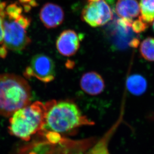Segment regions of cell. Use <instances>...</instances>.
<instances>
[{
    "instance_id": "cell-1",
    "label": "cell",
    "mask_w": 154,
    "mask_h": 154,
    "mask_svg": "<svg viewBox=\"0 0 154 154\" xmlns=\"http://www.w3.org/2000/svg\"><path fill=\"white\" fill-rule=\"evenodd\" d=\"M44 125L42 130L58 133L73 132L83 126L94 124L82 114L78 106L73 101L52 100L46 103Z\"/></svg>"
},
{
    "instance_id": "cell-2",
    "label": "cell",
    "mask_w": 154,
    "mask_h": 154,
    "mask_svg": "<svg viewBox=\"0 0 154 154\" xmlns=\"http://www.w3.org/2000/svg\"><path fill=\"white\" fill-rule=\"evenodd\" d=\"M31 89L27 81L13 74H0V115L11 117L31 104Z\"/></svg>"
},
{
    "instance_id": "cell-3",
    "label": "cell",
    "mask_w": 154,
    "mask_h": 154,
    "mask_svg": "<svg viewBox=\"0 0 154 154\" xmlns=\"http://www.w3.org/2000/svg\"><path fill=\"white\" fill-rule=\"evenodd\" d=\"M45 114V105L39 101L18 110L10 119L9 133L22 140L29 141L43 129Z\"/></svg>"
},
{
    "instance_id": "cell-4",
    "label": "cell",
    "mask_w": 154,
    "mask_h": 154,
    "mask_svg": "<svg viewBox=\"0 0 154 154\" xmlns=\"http://www.w3.org/2000/svg\"><path fill=\"white\" fill-rule=\"evenodd\" d=\"M4 36L3 47L10 50L21 52L31 43L26 29L15 20L3 19Z\"/></svg>"
},
{
    "instance_id": "cell-5",
    "label": "cell",
    "mask_w": 154,
    "mask_h": 154,
    "mask_svg": "<svg viewBox=\"0 0 154 154\" xmlns=\"http://www.w3.org/2000/svg\"><path fill=\"white\" fill-rule=\"evenodd\" d=\"M81 19L91 27H100L113 20L114 14L105 0H99L88 2L82 12Z\"/></svg>"
},
{
    "instance_id": "cell-6",
    "label": "cell",
    "mask_w": 154,
    "mask_h": 154,
    "mask_svg": "<svg viewBox=\"0 0 154 154\" xmlns=\"http://www.w3.org/2000/svg\"><path fill=\"white\" fill-rule=\"evenodd\" d=\"M24 75L27 78L34 77L43 83H50L53 81L56 77L55 63L47 55L37 54L32 59Z\"/></svg>"
},
{
    "instance_id": "cell-7",
    "label": "cell",
    "mask_w": 154,
    "mask_h": 154,
    "mask_svg": "<svg viewBox=\"0 0 154 154\" xmlns=\"http://www.w3.org/2000/svg\"><path fill=\"white\" fill-rule=\"evenodd\" d=\"M80 36L74 30H64L57 39V49L60 54L65 57L76 54L80 46Z\"/></svg>"
},
{
    "instance_id": "cell-8",
    "label": "cell",
    "mask_w": 154,
    "mask_h": 154,
    "mask_svg": "<svg viewBox=\"0 0 154 154\" xmlns=\"http://www.w3.org/2000/svg\"><path fill=\"white\" fill-rule=\"evenodd\" d=\"M64 17L62 8L54 3H46L40 10V20L46 28H55L59 26L63 22Z\"/></svg>"
},
{
    "instance_id": "cell-9",
    "label": "cell",
    "mask_w": 154,
    "mask_h": 154,
    "mask_svg": "<svg viewBox=\"0 0 154 154\" xmlns=\"http://www.w3.org/2000/svg\"><path fill=\"white\" fill-rule=\"evenodd\" d=\"M82 90L86 93L96 96L102 93L105 89V84L102 76L96 72L85 73L80 80Z\"/></svg>"
},
{
    "instance_id": "cell-10",
    "label": "cell",
    "mask_w": 154,
    "mask_h": 154,
    "mask_svg": "<svg viewBox=\"0 0 154 154\" xmlns=\"http://www.w3.org/2000/svg\"><path fill=\"white\" fill-rule=\"evenodd\" d=\"M117 15L122 18L132 19L140 14V6L136 0H118L116 5Z\"/></svg>"
},
{
    "instance_id": "cell-11",
    "label": "cell",
    "mask_w": 154,
    "mask_h": 154,
    "mask_svg": "<svg viewBox=\"0 0 154 154\" xmlns=\"http://www.w3.org/2000/svg\"><path fill=\"white\" fill-rule=\"evenodd\" d=\"M145 79L139 75H134L129 77L127 81V87L134 95H140L144 93L147 89Z\"/></svg>"
},
{
    "instance_id": "cell-12",
    "label": "cell",
    "mask_w": 154,
    "mask_h": 154,
    "mask_svg": "<svg viewBox=\"0 0 154 154\" xmlns=\"http://www.w3.org/2000/svg\"><path fill=\"white\" fill-rule=\"evenodd\" d=\"M140 6L141 16L139 18L148 24L154 21V0H141Z\"/></svg>"
},
{
    "instance_id": "cell-13",
    "label": "cell",
    "mask_w": 154,
    "mask_h": 154,
    "mask_svg": "<svg viewBox=\"0 0 154 154\" xmlns=\"http://www.w3.org/2000/svg\"><path fill=\"white\" fill-rule=\"evenodd\" d=\"M140 52L145 59L154 62V38L143 40L140 46Z\"/></svg>"
},
{
    "instance_id": "cell-14",
    "label": "cell",
    "mask_w": 154,
    "mask_h": 154,
    "mask_svg": "<svg viewBox=\"0 0 154 154\" xmlns=\"http://www.w3.org/2000/svg\"><path fill=\"white\" fill-rule=\"evenodd\" d=\"M23 9L22 7L17 2L11 3L7 6L5 10L6 18L9 20H15L22 15Z\"/></svg>"
},
{
    "instance_id": "cell-15",
    "label": "cell",
    "mask_w": 154,
    "mask_h": 154,
    "mask_svg": "<svg viewBox=\"0 0 154 154\" xmlns=\"http://www.w3.org/2000/svg\"><path fill=\"white\" fill-rule=\"evenodd\" d=\"M131 28L134 33H142L148 28V24L144 22L139 18L138 20L133 21Z\"/></svg>"
},
{
    "instance_id": "cell-16",
    "label": "cell",
    "mask_w": 154,
    "mask_h": 154,
    "mask_svg": "<svg viewBox=\"0 0 154 154\" xmlns=\"http://www.w3.org/2000/svg\"><path fill=\"white\" fill-rule=\"evenodd\" d=\"M15 21L26 29L29 27L31 22V19L30 17L22 15H20L17 19L15 20Z\"/></svg>"
},
{
    "instance_id": "cell-17",
    "label": "cell",
    "mask_w": 154,
    "mask_h": 154,
    "mask_svg": "<svg viewBox=\"0 0 154 154\" xmlns=\"http://www.w3.org/2000/svg\"><path fill=\"white\" fill-rule=\"evenodd\" d=\"M1 13V11H0V45L3 44L4 36L3 18L2 17Z\"/></svg>"
},
{
    "instance_id": "cell-18",
    "label": "cell",
    "mask_w": 154,
    "mask_h": 154,
    "mask_svg": "<svg viewBox=\"0 0 154 154\" xmlns=\"http://www.w3.org/2000/svg\"><path fill=\"white\" fill-rule=\"evenodd\" d=\"M23 9H24L25 12L26 13H28L30 12V11L31 10L32 7L30 6V5L28 3V4H23Z\"/></svg>"
},
{
    "instance_id": "cell-19",
    "label": "cell",
    "mask_w": 154,
    "mask_h": 154,
    "mask_svg": "<svg viewBox=\"0 0 154 154\" xmlns=\"http://www.w3.org/2000/svg\"><path fill=\"white\" fill-rule=\"evenodd\" d=\"M7 6L6 2H0V11H5L6 7Z\"/></svg>"
},
{
    "instance_id": "cell-20",
    "label": "cell",
    "mask_w": 154,
    "mask_h": 154,
    "mask_svg": "<svg viewBox=\"0 0 154 154\" xmlns=\"http://www.w3.org/2000/svg\"><path fill=\"white\" fill-rule=\"evenodd\" d=\"M29 4L30 5V6H31L32 7H35L38 6V3L36 0H32Z\"/></svg>"
},
{
    "instance_id": "cell-21",
    "label": "cell",
    "mask_w": 154,
    "mask_h": 154,
    "mask_svg": "<svg viewBox=\"0 0 154 154\" xmlns=\"http://www.w3.org/2000/svg\"><path fill=\"white\" fill-rule=\"evenodd\" d=\"M32 0H19L20 3L22 4H25L30 3V2L32 1Z\"/></svg>"
},
{
    "instance_id": "cell-22",
    "label": "cell",
    "mask_w": 154,
    "mask_h": 154,
    "mask_svg": "<svg viewBox=\"0 0 154 154\" xmlns=\"http://www.w3.org/2000/svg\"><path fill=\"white\" fill-rule=\"evenodd\" d=\"M99 0H87V2H96Z\"/></svg>"
},
{
    "instance_id": "cell-23",
    "label": "cell",
    "mask_w": 154,
    "mask_h": 154,
    "mask_svg": "<svg viewBox=\"0 0 154 154\" xmlns=\"http://www.w3.org/2000/svg\"><path fill=\"white\" fill-rule=\"evenodd\" d=\"M153 30H154V23H153Z\"/></svg>"
}]
</instances>
